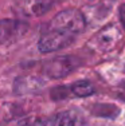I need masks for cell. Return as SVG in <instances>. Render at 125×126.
<instances>
[{"mask_svg": "<svg viewBox=\"0 0 125 126\" xmlns=\"http://www.w3.org/2000/svg\"><path fill=\"white\" fill-rule=\"evenodd\" d=\"M85 27H86L85 16L78 10H73V8L58 12L49 24V28L59 30V31L67 32V34L71 35L81 34L85 30Z\"/></svg>", "mask_w": 125, "mask_h": 126, "instance_id": "6da1fadb", "label": "cell"}, {"mask_svg": "<svg viewBox=\"0 0 125 126\" xmlns=\"http://www.w3.org/2000/svg\"><path fill=\"white\" fill-rule=\"evenodd\" d=\"M75 39V35L67 34V32L59 31L54 28H47L42 34V36L38 42V48L40 52H54V51L63 50L69 47Z\"/></svg>", "mask_w": 125, "mask_h": 126, "instance_id": "7a4b0ae2", "label": "cell"}, {"mask_svg": "<svg viewBox=\"0 0 125 126\" xmlns=\"http://www.w3.org/2000/svg\"><path fill=\"white\" fill-rule=\"evenodd\" d=\"M121 39V32L116 24H109L101 28L100 31L89 40L88 46L96 52H108L113 50L118 40Z\"/></svg>", "mask_w": 125, "mask_h": 126, "instance_id": "3957f363", "label": "cell"}, {"mask_svg": "<svg viewBox=\"0 0 125 126\" xmlns=\"http://www.w3.org/2000/svg\"><path fill=\"white\" fill-rule=\"evenodd\" d=\"M79 66V61L75 56L62 55L47 61L43 64V74L51 79H61L67 77Z\"/></svg>", "mask_w": 125, "mask_h": 126, "instance_id": "277c9868", "label": "cell"}, {"mask_svg": "<svg viewBox=\"0 0 125 126\" xmlns=\"http://www.w3.org/2000/svg\"><path fill=\"white\" fill-rule=\"evenodd\" d=\"M28 31V24L22 20L3 19L0 20V43L15 42L24 36Z\"/></svg>", "mask_w": 125, "mask_h": 126, "instance_id": "5b68a950", "label": "cell"}, {"mask_svg": "<svg viewBox=\"0 0 125 126\" xmlns=\"http://www.w3.org/2000/svg\"><path fill=\"white\" fill-rule=\"evenodd\" d=\"M53 0H19L18 12L28 17H35L46 14L51 8Z\"/></svg>", "mask_w": 125, "mask_h": 126, "instance_id": "8992f818", "label": "cell"}, {"mask_svg": "<svg viewBox=\"0 0 125 126\" xmlns=\"http://www.w3.org/2000/svg\"><path fill=\"white\" fill-rule=\"evenodd\" d=\"M50 126H83L82 115L79 113L74 111V110H66V111H61L55 114L54 117L49 118Z\"/></svg>", "mask_w": 125, "mask_h": 126, "instance_id": "52a82bcc", "label": "cell"}, {"mask_svg": "<svg viewBox=\"0 0 125 126\" xmlns=\"http://www.w3.org/2000/svg\"><path fill=\"white\" fill-rule=\"evenodd\" d=\"M70 90V97H78V98H86L90 97L94 93V87L91 82L89 80H78L69 86Z\"/></svg>", "mask_w": 125, "mask_h": 126, "instance_id": "ba28073f", "label": "cell"}, {"mask_svg": "<svg viewBox=\"0 0 125 126\" xmlns=\"http://www.w3.org/2000/svg\"><path fill=\"white\" fill-rule=\"evenodd\" d=\"M42 86V82L36 78H19L15 83V91L19 94L34 93Z\"/></svg>", "mask_w": 125, "mask_h": 126, "instance_id": "9c48e42d", "label": "cell"}, {"mask_svg": "<svg viewBox=\"0 0 125 126\" xmlns=\"http://www.w3.org/2000/svg\"><path fill=\"white\" fill-rule=\"evenodd\" d=\"M93 114L100 118H116L120 114V109L114 105L109 103H97L94 105Z\"/></svg>", "mask_w": 125, "mask_h": 126, "instance_id": "30bf717a", "label": "cell"}, {"mask_svg": "<svg viewBox=\"0 0 125 126\" xmlns=\"http://www.w3.org/2000/svg\"><path fill=\"white\" fill-rule=\"evenodd\" d=\"M15 126H50L49 118H36V117H31V118H24L20 119Z\"/></svg>", "mask_w": 125, "mask_h": 126, "instance_id": "8fae6325", "label": "cell"}, {"mask_svg": "<svg viewBox=\"0 0 125 126\" xmlns=\"http://www.w3.org/2000/svg\"><path fill=\"white\" fill-rule=\"evenodd\" d=\"M120 20H121V24H123L124 30H125V3L120 7Z\"/></svg>", "mask_w": 125, "mask_h": 126, "instance_id": "7c38bea8", "label": "cell"}]
</instances>
